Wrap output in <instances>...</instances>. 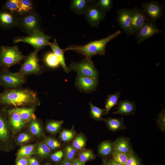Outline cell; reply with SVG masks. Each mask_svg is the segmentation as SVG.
Segmentation results:
<instances>
[{
	"mask_svg": "<svg viewBox=\"0 0 165 165\" xmlns=\"http://www.w3.org/2000/svg\"><path fill=\"white\" fill-rule=\"evenodd\" d=\"M40 101L37 93L35 91L20 87L6 89L0 93V105L12 107L11 108L37 107Z\"/></svg>",
	"mask_w": 165,
	"mask_h": 165,
	"instance_id": "1",
	"label": "cell"
},
{
	"mask_svg": "<svg viewBox=\"0 0 165 165\" xmlns=\"http://www.w3.org/2000/svg\"><path fill=\"white\" fill-rule=\"evenodd\" d=\"M121 33L117 30L108 36L99 40L91 41L83 45L72 44L64 49V51L73 50L81 54L86 58L91 59L96 55H103L105 53V47L111 40L116 38Z\"/></svg>",
	"mask_w": 165,
	"mask_h": 165,
	"instance_id": "2",
	"label": "cell"
},
{
	"mask_svg": "<svg viewBox=\"0 0 165 165\" xmlns=\"http://www.w3.org/2000/svg\"><path fill=\"white\" fill-rule=\"evenodd\" d=\"M13 136L6 109L0 108V151L8 152L13 149Z\"/></svg>",
	"mask_w": 165,
	"mask_h": 165,
	"instance_id": "3",
	"label": "cell"
},
{
	"mask_svg": "<svg viewBox=\"0 0 165 165\" xmlns=\"http://www.w3.org/2000/svg\"><path fill=\"white\" fill-rule=\"evenodd\" d=\"M26 57L17 46H2L0 47V67L2 69H9L10 67L24 60Z\"/></svg>",
	"mask_w": 165,
	"mask_h": 165,
	"instance_id": "4",
	"label": "cell"
},
{
	"mask_svg": "<svg viewBox=\"0 0 165 165\" xmlns=\"http://www.w3.org/2000/svg\"><path fill=\"white\" fill-rule=\"evenodd\" d=\"M41 21L38 13L34 10L26 14L18 16L16 27L29 35L35 31L41 30Z\"/></svg>",
	"mask_w": 165,
	"mask_h": 165,
	"instance_id": "5",
	"label": "cell"
},
{
	"mask_svg": "<svg viewBox=\"0 0 165 165\" xmlns=\"http://www.w3.org/2000/svg\"><path fill=\"white\" fill-rule=\"evenodd\" d=\"M51 36L45 34L41 30L35 31L31 35L27 36L16 37L14 38L13 42H22L32 46L34 50L38 52L47 46H49Z\"/></svg>",
	"mask_w": 165,
	"mask_h": 165,
	"instance_id": "6",
	"label": "cell"
},
{
	"mask_svg": "<svg viewBox=\"0 0 165 165\" xmlns=\"http://www.w3.org/2000/svg\"><path fill=\"white\" fill-rule=\"evenodd\" d=\"M38 52L34 50L27 56L18 72L19 73L25 77L28 75H39L43 72L44 68L40 64Z\"/></svg>",
	"mask_w": 165,
	"mask_h": 165,
	"instance_id": "7",
	"label": "cell"
},
{
	"mask_svg": "<svg viewBox=\"0 0 165 165\" xmlns=\"http://www.w3.org/2000/svg\"><path fill=\"white\" fill-rule=\"evenodd\" d=\"M26 81L25 77L18 72H11L9 69H2L0 71V83L6 89L20 87Z\"/></svg>",
	"mask_w": 165,
	"mask_h": 165,
	"instance_id": "8",
	"label": "cell"
},
{
	"mask_svg": "<svg viewBox=\"0 0 165 165\" xmlns=\"http://www.w3.org/2000/svg\"><path fill=\"white\" fill-rule=\"evenodd\" d=\"M68 68L70 72H75L78 75L98 79V72L91 59L86 57L78 62H72Z\"/></svg>",
	"mask_w": 165,
	"mask_h": 165,
	"instance_id": "9",
	"label": "cell"
},
{
	"mask_svg": "<svg viewBox=\"0 0 165 165\" xmlns=\"http://www.w3.org/2000/svg\"><path fill=\"white\" fill-rule=\"evenodd\" d=\"M84 13L85 19L89 25L95 27H97L104 20L106 15V12L101 9L94 1H92Z\"/></svg>",
	"mask_w": 165,
	"mask_h": 165,
	"instance_id": "10",
	"label": "cell"
},
{
	"mask_svg": "<svg viewBox=\"0 0 165 165\" xmlns=\"http://www.w3.org/2000/svg\"><path fill=\"white\" fill-rule=\"evenodd\" d=\"M142 9L149 20L155 22L162 17L164 12L163 6L156 1L142 3Z\"/></svg>",
	"mask_w": 165,
	"mask_h": 165,
	"instance_id": "11",
	"label": "cell"
},
{
	"mask_svg": "<svg viewBox=\"0 0 165 165\" xmlns=\"http://www.w3.org/2000/svg\"><path fill=\"white\" fill-rule=\"evenodd\" d=\"M163 32V31L157 27L155 22L148 20L136 35L137 43L140 44L154 35Z\"/></svg>",
	"mask_w": 165,
	"mask_h": 165,
	"instance_id": "12",
	"label": "cell"
},
{
	"mask_svg": "<svg viewBox=\"0 0 165 165\" xmlns=\"http://www.w3.org/2000/svg\"><path fill=\"white\" fill-rule=\"evenodd\" d=\"M131 16V35L138 33L149 19L142 9L137 7L130 9Z\"/></svg>",
	"mask_w": 165,
	"mask_h": 165,
	"instance_id": "13",
	"label": "cell"
},
{
	"mask_svg": "<svg viewBox=\"0 0 165 165\" xmlns=\"http://www.w3.org/2000/svg\"><path fill=\"white\" fill-rule=\"evenodd\" d=\"M98 84L97 78L77 75L75 80V85L80 91L88 93L96 90Z\"/></svg>",
	"mask_w": 165,
	"mask_h": 165,
	"instance_id": "14",
	"label": "cell"
},
{
	"mask_svg": "<svg viewBox=\"0 0 165 165\" xmlns=\"http://www.w3.org/2000/svg\"><path fill=\"white\" fill-rule=\"evenodd\" d=\"M117 20L118 24L128 35H131V16L130 9L121 8L117 10Z\"/></svg>",
	"mask_w": 165,
	"mask_h": 165,
	"instance_id": "15",
	"label": "cell"
},
{
	"mask_svg": "<svg viewBox=\"0 0 165 165\" xmlns=\"http://www.w3.org/2000/svg\"><path fill=\"white\" fill-rule=\"evenodd\" d=\"M18 16L4 9H0V27L3 29H10L16 27Z\"/></svg>",
	"mask_w": 165,
	"mask_h": 165,
	"instance_id": "16",
	"label": "cell"
},
{
	"mask_svg": "<svg viewBox=\"0 0 165 165\" xmlns=\"http://www.w3.org/2000/svg\"><path fill=\"white\" fill-rule=\"evenodd\" d=\"M6 109L13 135L18 133L26 126L27 123L23 120L19 115L10 109Z\"/></svg>",
	"mask_w": 165,
	"mask_h": 165,
	"instance_id": "17",
	"label": "cell"
},
{
	"mask_svg": "<svg viewBox=\"0 0 165 165\" xmlns=\"http://www.w3.org/2000/svg\"><path fill=\"white\" fill-rule=\"evenodd\" d=\"M117 110L113 112L115 114L127 115L134 114L136 111V105L128 100L121 101L117 104Z\"/></svg>",
	"mask_w": 165,
	"mask_h": 165,
	"instance_id": "18",
	"label": "cell"
},
{
	"mask_svg": "<svg viewBox=\"0 0 165 165\" xmlns=\"http://www.w3.org/2000/svg\"><path fill=\"white\" fill-rule=\"evenodd\" d=\"M114 142L110 140L102 141L97 147L98 155L103 160L110 158L114 151Z\"/></svg>",
	"mask_w": 165,
	"mask_h": 165,
	"instance_id": "19",
	"label": "cell"
},
{
	"mask_svg": "<svg viewBox=\"0 0 165 165\" xmlns=\"http://www.w3.org/2000/svg\"><path fill=\"white\" fill-rule=\"evenodd\" d=\"M113 142L115 150L128 154L133 151L130 139L127 137H119Z\"/></svg>",
	"mask_w": 165,
	"mask_h": 165,
	"instance_id": "20",
	"label": "cell"
},
{
	"mask_svg": "<svg viewBox=\"0 0 165 165\" xmlns=\"http://www.w3.org/2000/svg\"><path fill=\"white\" fill-rule=\"evenodd\" d=\"M36 107H25L9 109L11 111L17 113L20 118L28 123L31 119L36 117L35 114Z\"/></svg>",
	"mask_w": 165,
	"mask_h": 165,
	"instance_id": "21",
	"label": "cell"
},
{
	"mask_svg": "<svg viewBox=\"0 0 165 165\" xmlns=\"http://www.w3.org/2000/svg\"><path fill=\"white\" fill-rule=\"evenodd\" d=\"M49 46L58 59L64 71L66 73L69 72L68 68L65 63L64 56V50L62 49L59 47L56 38L54 39L52 42L50 43Z\"/></svg>",
	"mask_w": 165,
	"mask_h": 165,
	"instance_id": "22",
	"label": "cell"
},
{
	"mask_svg": "<svg viewBox=\"0 0 165 165\" xmlns=\"http://www.w3.org/2000/svg\"><path fill=\"white\" fill-rule=\"evenodd\" d=\"M28 123L30 133L32 135L38 138L45 136L41 121L36 117L31 119Z\"/></svg>",
	"mask_w": 165,
	"mask_h": 165,
	"instance_id": "23",
	"label": "cell"
},
{
	"mask_svg": "<svg viewBox=\"0 0 165 165\" xmlns=\"http://www.w3.org/2000/svg\"><path fill=\"white\" fill-rule=\"evenodd\" d=\"M104 122L108 128L112 132H116L126 129L123 117L105 119Z\"/></svg>",
	"mask_w": 165,
	"mask_h": 165,
	"instance_id": "24",
	"label": "cell"
},
{
	"mask_svg": "<svg viewBox=\"0 0 165 165\" xmlns=\"http://www.w3.org/2000/svg\"><path fill=\"white\" fill-rule=\"evenodd\" d=\"M91 1L88 0H72L69 8L75 13L81 15L84 13Z\"/></svg>",
	"mask_w": 165,
	"mask_h": 165,
	"instance_id": "25",
	"label": "cell"
},
{
	"mask_svg": "<svg viewBox=\"0 0 165 165\" xmlns=\"http://www.w3.org/2000/svg\"><path fill=\"white\" fill-rule=\"evenodd\" d=\"M51 151L48 146L43 141L36 145L34 154L41 159H44L50 156Z\"/></svg>",
	"mask_w": 165,
	"mask_h": 165,
	"instance_id": "26",
	"label": "cell"
},
{
	"mask_svg": "<svg viewBox=\"0 0 165 165\" xmlns=\"http://www.w3.org/2000/svg\"><path fill=\"white\" fill-rule=\"evenodd\" d=\"M72 141L71 145L77 152L85 149L87 138L82 133L80 132L76 134Z\"/></svg>",
	"mask_w": 165,
	"mask_h": 165,
	"instance_id": "27",
	"label": "cell"
},
{
	"mask_svg": "<svg viewBox=\"0 0 165 165\" xmlns=\"http://www.w3.org/2000/svg\"><path fill=\"white\" fill-rule=\"evenodd\" d=\"M35 10L33 1L31 0H20L17 15H24Z\"/></svg>",
	"mask_w": 165,
	"mask_h": 165,
	"instance_id": "28",
	"label": "cell"
},
{
	"mask_svg": "<svg viewBox=\"0 0 165 165\" xmlns=\"http://www.w3.org/2000/svg\"><path fill=\"white\" fill-rule=\"evenodd\" d=\"M120 95V93L119 92L108 96L105 102V112L103 115L108 114L112 108L117 105Z\"/></svg>",
	"mask_w": 165,
	"mask_h": 165,
	"instance_id": "29",
	"label": "cell"
},
{
	"mask_svg": "<svg viewBox=\"0 0 165 165\" xmlns=\"http://www.w3.org/2000/svg\"><path fill=\"white\" fill-rule=\"evenodd\" d=\"M43 61L47 66L52 68H56L60 65L58 59L53 52L46 53L44 56Z\"/></svg>",
	"mask_w": 165,
	"mask_h": 165,
	"instance_id": "30",
	"label": "cell"
},
{
	"mask_svg": "<svg viewBox=\"0 0 165 165\" xmlns=\"http://www.w3.org/2000/svg\"><path fill=\"white\" fill-rule=\"evenodd\" d=\"M64 122L63 120H48L46 124V130L50 134H56L61 130Z\"/></svg>",
	"mask_w": 165,
	"mask_h": 165,
	"instance_id": "31",
	"label": "cell"
},
{
	"mask_svg": "<svg viewBox=\"0 0 165 165\" xmlns=\"http://www.w3.org/2000/svg\"><path fill=\"white\" fill-rule=\"evenodd\" d=\"M90 108V116L96 121L104 122L105 119L102 117L105 112V109L101 108L94 105L91 102H89Z\"/></svg>",
	"mask_w": 165,
	"mask_h": 165,
	"instance_id": "32",
	"label": "cell"
},
{
	"mask_svg": "<svg viewBox=\"0 0 165 165\" xmlns=\"http://www.w3.org/2000/svg\"><path fill=\"white\" fill-rule=\"evenodd\" d=\"M77 155L79 160L84 163L94 160L96 156L92 150L85 148L79 152Z\"/></svg>",
	"mask_w": 165,
	"mask_h": 165,
	"instance_id": "33",
	"label": "cell"
},
{
	"mask_svg": "<svg viewBox=\"0 0 165 165\" xmlns=\"http://www.w3.org/2000/svg\"><path fill=\"white\" fill-rule=\"evenodd\" d=\"M36 145L31 144L22 146L18 151L16 159L22 156L30 157L34 154Z\"/></svg>",
	"mask_w": 165,
	"mask_h": 165,
	"instance_id": "34",
	"label": "cell"
},
{
	"mask_svg": "<svg viewBox=\"0 0 165 165\" xmlns=\"http://www.w3.org/2000/svg\"><path fill=\"white\" fill-rule=\"evenodd\" d=\"M74 126L71 129H63L60 133L59 138L60 139L65 142H68L72 141L76 135Z\"/></svg>",
	"mask_w": 165,
	"mask_h": 165,
	"instance_id": "35",
	"label": "cell"
},
{
	"mask_svg": "<svg viewBox=\"0 0 165 165\" xmlns=\"http://www.w3.org/2000/svg\"><path fill=\"white\" fill-rule=\"evenodd\" d=\"M20 2V0H7L2 6V9L17 15Z\"/></svg>",
	"mask_w": 165,
	"mask_h": 165,
	"instance_id": "36",
	"label": "cell"
},
{
	"mask_svg": "<svg viewBox=\"0 0 165 165\" xmlns=\"http://www.w3.org/2000/svg\"><path fill=\"white\" fill-rule=\"evenodd\" d=\"M33 136L30 133L23 132L17 136L15 139V142L18 145H24L33 141Z\"/></svg>",
	"mask_w": 165,
	"mask_h": 165,
	"instance_id": "37",
	"label": "cell"
},
{
	"mask_svg": "<svg viewBox=\"0 0 165 165\" xmlns=\"http://www.w3.org/2000/svg\"><path fill=\"white\" fill-rule=\"evenodd\" d=\"M64 150V155L63 160L72 161L77 158V152L71 144L66 145Z\"/></svg>",
	"mask_w": 165,
	"mask_h": 165,
	"instance_id": "38",
	"label": "cell"
},
{
	"mask_svg": "<svg viewBox=\"0 0 165 165\" xmlns=\"http://www.w3.org/2000/svg\"><path fill=\"white\" fill-rule=\"evenodd\" d=\"M129 154L119 152L114 150L111 159L121 165H124Z\"/></svg>",
	"mask_w": 165,
	"mask_h": 165,
	"instance_id": "39",
	"label": "cell"
},
{
	"mask_svg": "<svg viewBox=\"0 0 165 165\" xmlns=\"http://www.w3.org/2000/svg\"><path fill=\"white\" fill-rule=\"evenodd\" d=\"M52 151L61 147V143L57 139L51 137L46 138L43 141Z\"/></svg>",
	"mask_w": 165,
	"mask_h": 165,
	"instance_id": "40",
	"label": "cell"
},
{
	"mask_svg": "<svg viewBox=\"0 0 165 165\" xmlns=\"http://www.w3.org/2000/svg\"><path fill=\"white\" fill-rule=\"evenodd\" d=\"M94 2L101 9L106 12L109 11L113 6L112 0H98Z\"/></svg>",
	"mask_w": 165,
	"mask_h": 165,
	"instance_id": "41",
	"label": "cell"
},
{
	"mask_svg": "<svg viewBox=\"0 0 165 165\" xmlns=\"http://www.w3.org/2000/svg\"><path fill=\"white\" fill-rule=\"evenodd\" d=\"M157 125L160 131L163 133L165 132V111L162 110L158 115L156 122Z\"/></svg>",
	"mask_w": 165,
	"mask_h": 165,
	"instance_id": "42",
	"label": "cell"
},
{
	"mask_svg": "<svg viewBox=\"0 0 165 165\" xmlns=\"http://www.w3.org/2000/svg\"><path fill=\"white\" fill-rule=\"evenodd\" d=\"M64 155V149H61L51 154L49 156L50 159L52 161L58 163L63 160Z\"/></svg>",
	"mask_w": 165,
	"mask_h": 165,
	"instance_id": "43",
	"label": "cell"
},
{
	"mask_svg": "<svg viewBox=\"0 0 165 165\" xmlns=\"http://www.w3.org/2000/svg\"><path fill=\"white\" fill-rule=\"evenodd\" d=\"M124 165H141V163L138 157L133 151L129 154Z\"/></svg>",
	"mask_w": 165,
	"mask_h": 165,
	"instance_id": "44",
	"label": "cell"
},
{
	"mask_svg": "<svg viewBox=\"0 0 165 165\" xmlns=\"http://www.w3.org/2000/svg\"><path fill=\"white\" fill-rule=\"evenodd\" d=\"M30 157L22 156L16 159V165H29Z\"/></svg>",
	"mask_w": 165,
	"mask_h": 165,
	"instance_id": "45",
	"label": "cell"
},
{
	"mask_svg": "<svg viewBox=\"0 0 165 165\" xmlns=\"http://www.w3.org/2000/svg\"><path fill=\"white\" fill-rule=\"evenodd\" d=\"M102 165H121L111 158L103 160Z\"/></svg>",
	"mask_w": 165,
	"mask_h": 165,
	"instance_id": "46",
	"label": "cell"
},
{
	"mask_svg": "<svg viewBox=\"0 0 165 165\" xmlns=\"http://www.w3.org/2000/svg\"><path fill=\"white\" fill-rule=\"evenodd\" d=\"M29 165H40V163L35 158L30 157L29 160Z\"/></svg>",
	"mask_w": 165,
	"mask_h": 165,
	"instance_id": "47",
	"label": "cell"
},
{
	"mask_svg": "<svg viewBox=\"0 0 165 165\" xmlns=\"http://www.w3.org/2000/svg\"><path fill=\"white\" fill-rule=\"evenodd\" d=\"M72 165H85V163L80 161L77 157L73 160Z\"/></svg>",
	"mask_w": 165,
	"mask_h": 165,
	"instance_id": "48",
	"label": "cell"
},
{
	"mask_svg": "<svg viewBox=\"0 0 165 165\" xmlns=\"http://www.w3.org/2000/svg\"><path fill=\"white\" fill-rule=\"evenodd\" d=\"M73 161H68L64 160L59 163H58L57 165H72V163Z\"/></svg>",
	"mask_w": 165,
	"mask_h": 165,
	"instance_id": "49",
	"label": "cell"
},
{
	"mask_svg": "<svg viewBox=\"0 0 165 165\" xmlns=\"http://www.w3.org/2000/svg\"><path fill=\"white\" fill-rule=\"evenodd\" d=\"M44 165H52L51 164L49 163H46Z\"/></svg>",
	"mask_w": 165,
	"mask_h": 165,
	"instance_id": "50",
	"label": "cell"
},
{
	"mask_svg": "<svg viewBox=\"0 0 165 165\" xmlns=\"http://www.w3.org/2000/svg\"><path fill=\"white\" fill-rule=\"evenodd\" d=\"M0 86H1V84H0Z\"/></svg>",
	"mask_w": 165,
	"mask_h": 165,
	"instance_id": "51",
	"label": "cell"
}]
</instances>
